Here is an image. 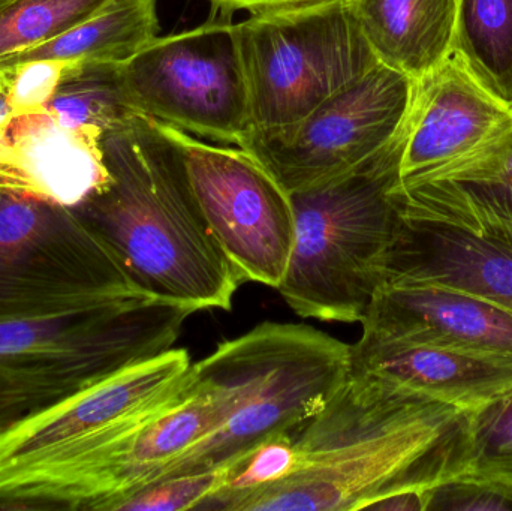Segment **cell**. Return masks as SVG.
<instances>
[{
	"instance_id": "obj_7",
	"label": "cell",
	"mask_w": 512,
	"mask_h": 511,
	"mask_svg": "<svg viewBox=\"0 0 512 511\" xmlns=\"http://www.w3.org/2000/svg\"><path fill=\"white\" fill-rule=\"evenodd\" d=\"M143 293L74 209L0 189V318L56 314Z\"/></svg>"
},
{
	"instance_id": "obj_28",
	"label": "cell",
	"mask_w": 512,
	"mask_h": 511,
	"mask_svg": "<svg viewBox=\"0 0 512 511\" xmlns=\"http://www.w3.org/2000/svg\"><path fill=\"white\" fill-rule=\"evenodd\" d=\"M213 14L233 15L236 11L254 12L267 9L288 8V6L307 5V3L327 2V0H209Z\"/></svg>"
},
{
	"instance_id": "obj_8",
	"label": "cell",
	"mask_w": 512,
	"mask_h": 511,
	"mask_svg": "<svg viewBox=\"0 0 512 511\" xmlns=\"http://www.w3.org/2000/svg\"><path fill=\"white\" fill-rule=\"evenodd\" d=\"M125 78L143 116L237 147L251 137L248 83L230 15L158 36L125 63Z\"/></svg>"
},
{
	"instance_id": "obj_17",
	"label": "cell",
	"mask_w": 512,
	"mask_h": 511,
	"mask_svg": "<svg viewBox=\"0 0 512 511\" xmlns=\"http://www.w3.org/2000/svg\"><path fill=\"white\" fill-rule=\"evenodd\" d=\"M393 198L402 216L512 243V140L501 152L453 176L423 182L399 180Z\"/></svg>"
},
{
	"instance_id": "obj_3",
	"label": "cell",
	"mask_w": 512,
	"mask_h": 511,
	"mask_svg": "<svg viewBox=\"0 0 512 511\" xmlns=\"http://www.w3.org/2000/svg\"><path fill=\"white\" fill-rule=\"evenodd\" d=\"M349 372L351 345L307 324L265 321L224 342L189 371L227 408L224 425L162 477L227 467L267 438L297 434Z\"/></svg>"
},
{
	"instance_id": "obj_4",
	"label": "cell",
	"mask_w": 512,
	"mask_h": 511,
	"mask_svg": "<svg viewBox=\"0 0 512 511\" xmlns=\"http://www.w3.org/2000/svg\"><path fill=\"white\" fill-rule=\"evenodd\" d=\"M194 312L150 294L0 318V435L96 381L174 348Z\"/></svg>"
},
{
	"instance_id": "obj_26",
	"label": "cell",
	"mask_w": 512,
	"mask_h": 511,
	"mask_svg": "<svg viewBox=\"0 0 512 511\" xmlns=\"http://www.w3.org/2000/svg\"><path fill=\"white\" fill-rule=\"evenodd\" d=\"M512 511V489L501 483L459 476L427 494L426 511Z\"/></svg>"
},
{
	"instance_id": "obj_24",
	"label": "cell",
	"mask_w": 512,
	"mask_h": 511,
	"mask_svg": "<svg viewBox=\"0 0 512 511\" xmlns=\"http://www.w3.org/2000/svg\"><path fill=\"white\" fill-rule=\"evenodd\" d=\"M460 476L512 489V390L468 411V461Z\"/></svg>"
},
{
	"instance_id": "obj_20",
	"label": "cell",
	"mask_w": 512,
	"mask_h": 511,
	"mask_svg": "<svg viewBox=\"0 0 512 511\" xmlns=\"http://www.w3.org/2000/svg\"><path fill=\"white\" fill-rule=\"evenodd\" d=\"M45 110L71 126L102 134L125 128L140 111L125 78V63H69Z\"/></svg>"
},
{
	"instance_id": "obj_25",
	"label": "cell",
	"mask_w": 512,
	"mask_h": 511,
	"mask_svg": "<svg viewBox=\"0 0 512 511\" xmlns=\"http://www.w3.org/2000/svg\"><path fill=\"white\" fill-rule=\"evenodd\" d=\"M224 467L201 473L162 477L125 495L108 511H180L198 507L218 491L224 480Z\"/></svg>"
},
{
	"instance_id": "obj_18",
	"label": "cell",
	"mask_w": 512,
	"mask_h": 511,
	"mask_svg": "<svg viewBox=\"0 0 512 511\" xmlns=\"http://www.w3.org/2000/svg\"><path fill=\"white\" fill-rule=\"evenodd\" d=\"M382 65L418 81L454 54L459 0H351Z\"/></svg>"
},
{
	"instance_id": "obj_11",
	"label": "cell",
	"mask_w": 512,
	"mask_h": 511,
	"mask_svg": "<svg viewBox=\"0 0 512 511\" xmlns=\"http://www.w3.org/2000/svg\"><path fill=\"white\" fill-rule=\"evenodd\" d=\"M191 356L171 348L126 366L0 435V485L123 434L177 398Z\"/></svg>"
},
{
	"instance_id": "obj_29",
	"label": "cell",
	"mask_w": 512,
	"mask_h": 511,
	"mask_svg": "<svg viewBox=\"0 0 512 511\" xmlns=\"http://www.w3.org/2000/svg\"><path fill=\"white\" fill-rule=\"evenodd\" d=\"M9 84H11V71L8 66H0V125L14 116L9 104Z\"/></svg>"
},
{
	"instance_id": "obj_19",
	"label": "cell",
	"mask_w": 512,
	"mask_h": 511,
	"mask_svg": "<svg viewBox=\"0 0 512 511\" xmlns=\"http://www.w3.org/2000/svg\"><path fill=\"white\" fill-rule=\"evenodd\" d=\"M158 0H110L57 38L0 59V66L36 59L68 63H128L158 38Z\"/></svg>"
},
{
	"instance_id": "obj_2",
	"label": "cell",
	"mask_w": 512,
	"mask_h": 511,
	"mask_svg": "<svg viewBox=\"0 0 512 511\" xmlns=\"http://www.w3.org/2000/svg\"><path fill=\"white\" fill-rule=\"evenodd\" d=\"M102 150L108 182L75 212L144 293L194 314L230 311L246 281L213 236L173 138L140 114L104 134Z\"/></svg>"
},
{
	"instance_id": "obj_10",
	"label": "cell",
	"mask_w": 512,
	"mask_h": 511,
	"mask_svg": "<svg viewBox=\"0 0 512 511\" xmlns=\"http://www.w3.org/2000/svg\"><path fill=\"white\" fill-rule=\"evenodd\" d=\"M161 125L182 150L201 212L228 260L246 282L277 290L294 246L291 194L248 150Z\"/></svg>"
},
{
	"instance_id": "obj_16",
	"label": "cell",
	"mask_w": 512,
	"mask_h": 511,
	"mask_svg": "<svg viewBox=\"0 0 512 511\" xmlns=\"http://www.w3.org/2000/svg\"><path fill=\"white\" fill-rule=\"evenodd\" d=\"M351 371L367 372L462 410L512 390V360L363 332Z\"/></svg>"
},
{
	"instance_id": "obj_9",
	"label": "cell",
	"mask_w": 512,
	"mask_h": 511,
	"mask_svg": "<svg viewBox=\"0 0 512 511\" xmlns=\"http://www.w3.org/2000/svg\"><path fill=\"white\" fill-rule=\"evenodd\" d=\"M415 81L378 63L292 125L252 132L242 149L291 194L343 176L402 131Z\"/></svg>"
},
{
	"instance_id": "obj_23",
	"label": "cell",
	"mask_w": 512,
	"mask_h": 511,
	"mask_svg": "<svg viewBox=\"0 0 512 511\" xmlns=\"http://www.w3.org/2000/svg\"><path fill=\"white\" fill-rule=\"evenodd\" d=\"M110 0H14L0 9V59L38 47L104 8Z\"/></svg>"
},
{
	"instance_id": "obj_21",
	"label": "cell",
	"mask_w": 512,
	"mask_h": 511,
	"mask_svg": "<svg viewBox=\"0 0 512 511\" xmlns=\"http://www.w3.org/2000/svg\"><path fill=\"white\" fill-rule=\"evenodd\" d=\"M454 54L512 105V0H459Z\"/></svg>"
},
{
	"instance_id": "obj_22",
	"label": "cell",
	"mask_w": 512,
	"mask_h": 511,
	"mask_svg": "<svg viewBox=\"0 0 512 511\" xmlns=\"http://www.w3.org/2000/svg\"><path fill=\"white\" fill-rule=\"evenodd\" d=\"M297 465L294 434H280L259 443L224 467L221 486L198 510L245 511L259 494L291 476Z\"/></svg>"
},
{
	"instance_id": "obj_12",
	"label": "cell",
	"mask_w": 512,
	"mask_h": 511,
	"mask_svg": "<svg viewBox=\"0 0 512 511\" xmlns=\"http://www.w3.org/2000/svg\"><path fill=\"white\" fill-rule=\"evenodd\" d=\"M512 140V105L459 56L415 81L400 131V182L444 179L496 155Z\"/></svg>"
},
{
	"instance_id": "obj_6",
	"label": "cell",
	"mask_w": 512,
	"mask_h": 511,
	"mask_svg": "<svg viewBox=\"0 0 512 511\" xmlns=\"http://www.w3.org/2000/svg\"><path fill=\"white\" fill-rule=\"evenodd\" d=\"M252 132L297 123L378 59L351 0L254 12L236 23Z\"/></svg>"
},
{
	"instance_id": "obj_14",
	"label": "cell",
	"mask_w": 512,
	"mask_h": 511,
	"mask_svg": "<svg viewBox=\"0 0 512 511\" xmlns=\"http://www.w3.org/2000/svg\"><path fill=\"white\" fill-rule=\"evenodd\" d=\"M360 324L363 332L512 360V312L453 288L384 282Z\"/></svg>"
},
{
	"instance_id": "obj_13",
	"label": "cell",
	"mask_w": 512,
	"mask_h": 511,
	"mask_svg": "<svg viewBox=\"0 0 512 511\" xmlns=\"http://www.w3.org/2000/svg\"><path fill=\"white\" fill-rule=\"evenodd\" d=\"M102 134L71 126L48 110L14 114L0 125V189L80 206L108 182Z\"/></svg>"
},
{
	"instance_id": "obj_27",
	"label": "cell",
	"mask_w": 512,
	"mask_h": 511,
	"mask_svg": "<svg viewBox=\"0 0 512 511\" xmlns=\"http://www.w3.org/2000/svg\"><path fill=\"white\" fill-rule=\"evenodd\" d=\"M68 66V62L54 59H36L8 65L11 71L9 104L12 113H36L45 110Z\"/></svg>"
},
{
	"instance_id": "obj_30",
	"label": "cell",
	"mask_w": 512,
	"mask_h": 511,
	"mask_svg": "<svg viewBox=\"0 0 512 511\" xmlns=\"http://www.w3.org/2000/svg\"><path fill=\"white\" fill-rule=\"evenodd\" d=\"M11 2H14V0H0V9L5 8V6H8Z\"/></svg>"
},
{
	"instance_id": "obj_5",
	"label": "cell",
	"mask_w": 512,
	"mask_h": 511,
	"mask_svg": "<svg viewBox=\"0 0 512 511\" xmlns=\"http://www.w3.org/2000/svg\"><path fill=\"white\" fill-rule=\"evenodd\" d=\"M400 134L366 164L291 192L295 239L277 291L301 318L361 323L384 284L400 213Z\"/></svg>"
},
{
	"instance_id": "obj_1",
	"label": "cell",
	"mask_w": 512,
	"mask_h": 511,
	"mask_svg": "<svg viewBox=\"0 0 512 511\" xmlns=\"http://www.w3.org/2000/svg\"><path fill=\"white\" fill-rule=\"evenodd\" d=\"M294 441L291 476L245 511L369 510L393 492L429 494L465 473L468 411L351 371Z\"/></svg>"
},
{
	"instance_id": "obj_15",
	"label": "cell",
	"mask_w": 512,
	"mask_h": 511,
	"mask_svg": "<svg viewBox=\"0 0 512 511\" xmlns=\"http://www.w3.org/2000/svg\"><path fill=\"white\" fill-rule=\"evenodd\" d=\"M384 282L453 288L512 312V243L400 215Z\"/></svg>"
}]
</instances>
